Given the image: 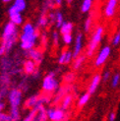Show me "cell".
I'll return each mask as SVG.
<instances>
[{
    "mask_svg": "<svg viewBox=\"0 0 120 121\" xmlns=\"http://www.w3.org/2000/svg\"><path fill=\"white\" fill-rule=\"evenodd\" d=\"M67 2H68V4H71L72 2H73V0H67Z\"/></svg>",
    "mask_w": 120,
    "mask_h": 121,
    "instance_id": "40",
    "label": "cell"
},
{
    "mask_svg": "<svg viewBox=\"0 0 120 121\" xmlns=\"http://www.w3.org/2000/svg\"><path fill=\"white\" fill-rule=\"evenodd\" d=\"M7 99L10 105V115L12 121H18L21 119L20 107L23 100V92L19 88H11L7 94Z\"/></svg>",
    "mask_w": 120,
    "mask_h": 121,
    "instance_id": "3",
    "label": "cell"
},
{
    "mask_svg": "<svg viewBox=\"0 0 120 121\" xmlns=\"http://www.w3.org/2000/svg\"><path fill=\"white\" fill-rule=\"evenodd\" d=\"M12 6H14L18 11L22 13L27 8V2H26V0H14Z\"/></svg>",
    "mask_w": 120,
    "mask_h": 121,
    "instance_id": "25",
    "label": "cell"
},
{
    "mask_svg": "<svg viewBox=\"0 0 120 121\" xmlns=\"http://www.w3.org/2000/svg\"><path fill=\"white\" fill-rule=\"evenodd\" d=\"M47 111V117L51 121H63L68 120V116L66 115V110L62 109L61 107H58L57 105H53L46 109Z\"/></svg>",
    "mask_w": 120,
    "mask_h": 121,
    "instance_id": "7",
    "label": "cell"
},
{
    "mask_svg": "<svg viewBox=\"0 0 120 121\" xmlns=\"http://www.w3.org/2000/svg\"><path fill=\"white\" fill-rule=\"evenodd\" d=\"M56 8V5L53 0H44L43 3V8H41V12L44 13H48L49 11Z\"/></svg>",
    "mask_w": 120,
    "mask_h": 121,
    "instance_id": "23",
    "label": "cell"
},
{
    "mask_svg": "<svg viewBox=\"0 0 120 121\" xmlns=\"http://www.w3.org/2000/svg\"><path fill=\"white\" fill-rule=\"evenodd\" d=\"M75 88L76 87L73 84H64L63 86L59 87L58 90L55 92V95L53 96V99H51L52 105H58L64 95H66L67 94H70V93H74V91L76 90Z\"/></svg>",
    "mask_w": 120,
    "mask_h": 121,
    "instance_id": "6",
    "label": "cell"
},
{
    "mask_svg": "<svg viewBox=\"0 0 120 121\" xmlns=\"http://www.w3.org/2000/svg\"><path fill=\"white\" fill-rule=\"evenodd\" d=\"M63 84H73L76 81V73L75 72H67L64 74L62 78Z\"/></svg>",
    "mask_w": 120,
    "mask_h": 121,
    "instance_id": "24",
    "label": "cell"
},
{
    "mask_svg": "<svg viewBox=\"0 0 120 121\" xmlns=\"http://www.w3.org/2000/svg\"><path fill=\"white\" fill-rule=\"evenodd\" d=\"M37 105L39 106V109L37 112V115H35L34 121H46V120H48L47 111H46V108H45L44 104H39L38 102Z\"/></svg>",
    "mask_w": 120,
    "mask_h": 121,
    "instance_id": "19",
    "label": "cell"
},
{
    "mask_svg": "<svg viewBox=\"0 0 120 121\" xmlns=\"http://www.w3.org/2000/svg\"><path fill=\"white\" fill-rule=\"evenodd\" d=\"M75 95H76V94H74V93H70V94H67L66 95H64L63 99H61V101H60V104H59L60 107H61L62 109L67 111L71 107L72 104H73V101L75 99Z\"/></svg>",
    "mask_w": 120,
    "mask_h": 121,
    "instance_id": "15",
    "label": "cell"
},
{
    "mask_svg": "<svg viewBox=\"0 0 120 121\" xmlns=\"http://www.w3.org/2000/svg\"><path fill=\"white\" fill-rule=\"evenodd\" d=\"M103 34H104L103 27L99 26L98 28H95L94 32L93 33L91 39L89 40L88 46H87V51H86L87 58L88 57L91 58L92 56H94V54L95 53V51H97L99 45L101 42V39L103 38Z\"/></svg>",
    "mask_w": 120,
    "mask_h": 121,
    "instance_id": "4",
    "label": "cell"
},
{
    "mask_svg": "<svg viewBox=\"0 0 120 121\" xmlns=\"http://www.w3.org/2000/svg\"><path fill=\"white\" fill-rule=\"evenodd\" d=\"M110 78H111L110 71H109V70H106V71H104L103 75L101 76V81L104 82V83H106V82H108V81L110 80Z\"/></svg>",
    "mask_w": 120,
    "mask_h": 121,
    "instance_id": "35",
    "label": "cell"
},
{
    "mask_svg": "<svg viewBox=\"0 0 120 121\" xmlns=\"http://www.w3.org/2000/svg\"><path fill=\"white\" fill-rule=\"evenodd\" d=\"M4 108H5V104L2 100H0V112H2L4 110Z\"/></svg>",
    "mask_w": 120,
    "mask_h": 121,
    "instance_id": "37",
    "label": "cell"
},
{
    "mask_svg": "<svg viewBox=\"0 0 120 121\" xmlns=\"http://www.w3.org/2000/svg\"><path fill=\"white\" fill-rule=\"evenodd\" d=\"M22 68H23V73L25 74V76L29 77V76H32L34 73V71L39 68V66L31 58H27L25 60H23Z\"/></svg>",
    "mask_w": 120,
    "mask_h": 121,
    "instance_id": "11",
    "label": "cell"
},
{
    "mask_svg": "<svg viewBox=\"0 0 120 121\" xmlns=\"http://www.w3.org/2000/svg\"><path fill=\"white\" fill-rule=\"evenodd\" d=\"M11 1H13V0H2L3 3H10Z\"/></svg>",
    "mask_w": 120,
    "mask_h": 121,
    "instance_id": "39",
    "label": "cell"
},
{
    "mask_svg": "<svg viewBox=\"0 0 120 121\" xmlns=\"http://www.w3.org/2000/svg\"><path fill=\"white\" fill-rule=\"evenodd\" d=\"M60 33L56 32V31H53L51 34V40H52V43L55 47L59 45V39H60Z\"/></svg>",
    "mask_w": 120,
    "mask_h": 121,
    "instance_id": "31",
    "label": "cell"
},
{
    "mask_svg": "<svg viewBox=\"0 0 120 121\" xmlns=\"http://www.w3.org/2000/svg\"><path fill=\"white\" fill-rule=\"evenodd\" d=\"M72 60H73V52L68 49H63L58 56L57 61L59 65H67L71 63Z\"/></svg>",
    "mask_w": 120,
    "mask_h": 121,
    "instance_id": "14",
    "label": "cell"
},
{
    "mask_svg": "<svg viewBox=\"0 0 120 121\" xmlns=\"http://www.w3.org/2000/svg\"><path fill=\"white\" fill-rule=\"evenodd\" d=\"M94 0H83L82 5H81V12L82 13H88L91 11L92 6H93Z\"/></svg>",
    "mask_w": 120,
    "mask_h": 121,
    "instance_id": "27",
    "label": "cell"
},
{
    "mask_svg": "<svg viewBox=\"0 0 120 121\" xmlns=\"http://www.w3.org/2000/svg\"><path fill=\"white\" fill-rule=\"evenodd\" d=\"M28 76H26L25 78H23V79L19 82V84H18V87L17 88H19L23 93H25V92H27V91L29 90V81H28V78H27Z\"/></svg>",
    "mask_w": 120,
    "mask_h": 121,
    "instance_id": "30",
    "label": "cell"
},
{
    "mask_svg": "<svg viewBox=\"0 0 120 121\" xmlns=\"http://www.w3.org/2000/svg\"><path fill=\"white\" fill-rule=\"evenodd\" d=\"M110 54H111V47L109 45L103 46L99 51L98 55L95 56L94 61V66L95 68H99L101 66H103L105 64V62L107 61V59L109 58Z\"/></svg>",
    "mask_w": 120,
    "mask_h": 121,
    "instance_id": "8",
    "label": "cell"
},
{
    "mask_svg": "<svg viewBox=\"0 0 120 121\" xmlns=\"http://www.w3.org/2000/svg\"><path fill=\"white\" fill-rule=\"evenodd\" d=\"M8 16H9V21L15 24L16 26H21L24 23V19L21 12L18 11L14 6H10V8L8 9Z\"/></svg>",
    "mask_w": 120,
    "mask_h": 121,
    "instance_id": "10",
    "label": "cell"
},
{
    "mask_svg": "<svg viewBox=\"0 0 120 121\" xmlns=\"http://www.w3.org/2000/svg\"><path fill=\"white\" fill-rule=\"evenodd\" d=\"M62 41L64 42V44H66V45L71 44L72 41H73V35H72V34L62 35Z\"/></svg>",
    "mask_w": 120,
    "mask_h": 121,
    "instance_id": "33",
    "label": "cell"
},
{
    "mask_svg": "<svg viewBox=\"0 0 120 121\" xmlns=\"http://www.w3.org/2000/svg\"><path fill=\"white\" fill-rule=\"evenodd\" d=\"M86 59H87L86 54H80V55H78L77 57H75L74 61H73V64H72V68H73V70H75V71L79 70L83 66V64L85 63Z\"/></svg>",
    "mask_w": 120,
    "mask_h": 121,
    "instance_id": "20",
    "label": "cell"
},
{
    "mask_svg": "<svg viewBox=\"0 0 120 121\" xmlns=\"http://www.w3.org/2000/svg\"><path fill=\"white\" fill-rule=\"evenodd\" d=\"M39 37L40 34L39 32V29L34 26L31 22H27L25 25H23L21 34L19 35L20 48L23 51H28L35 47Z\"/></svg>",
    "mask_w": 120,
    "mask_h": 121,
    "instance_id": "2",
    "label": "cell"
},
{
    "mask_svg": "<svg viewBox=\"0 0 120 121\" xmlns=\"http://www.w3.org/2000/svg\"><path fill=\"white\" fill-rule=\"evenodd\" d=\"M0 121H12V117L10 113L6 112H0Z\"/></svg>",
    "mask_w": 120,
    "mask_h": 121,
    "instance_id": "34",
    "label": "cell"
},
{
    "mask_svg": "<svg viewBox=\"0 0 120 121\" xmlns=\"http://www.w3.org/2000/svg\"><path fill=\"white\" fill-rule=\"evenodd\" d=\"M83 39L84 35L82 33H78L76 38H75V43H74V49H73V59L80 55L82 50H83Z\"/></svg>",
    "mask_w": 120,
    "mask_h": 121,
    "instance_id": "13",
    "label": "cell"
},
{
    "mask_svg": "<svg viewBox=\"0 0 120 121\" xmlns=\"http://www.w3.org/2000/svg\"><path fill=\"white\" fill-rule=\"evenodd\" d=\"M91 94L90 93H85V94H83L79 99H78V101H77V107L79 108V109H82V108L85 106L88 102H89V100H90V99H91Z\"/></svg>",
    "mask_w": 120,
    "mask_h": 121,
    "instance_id": "22",
    "label": "cell"
},
{
    "mask_svg": "<svg viewBox=\"0 0 120 121\" xmlns=\"http://www.w3.org/2000/svg\"><path fill=\"white\" fill-rule=\"evenodd\" d=\"M24 53H25L26 57L28 58H31L32 60H34V61L38 64V66H39L41 63H43V50H41V48H32V49H30L28 51H24Z\"/></svg>",
    "mask_w": 120,
    "mask_h": 121,
    "instance_id": "9",
    "label": "cell"
},
{
    "mask_svg": "<svg viewBox=\"0 0 120 121\" xmlns=\"http://www.w3.org/2000/svg\"><path fill=\"white\" fill-rule=\"evenodd\" d=\"M111 44L113 46H118L120 44V30L117 31L111 39Z\"/></svg>",
    "mask_w": 120,
    "mask_h": 121,
    "instance_id": "32",
    "label": "cell"
},
{
    "mask_svg": "<svg viewBox=\"0 0 120 121\" xmlns=\"http://www.w3.org/2000/svg\"><path fill=\"white\" fill-rule=\"evenodd\" d=\"M74 29L73 23L68 22V21H64V23L61 25V27L59 28V33L60 35H65V34H72Z\"/></svg>",
    "mask_w": 120,
    "mask_h": 121,
    "instance_id": "21",
    "label": "cell"
},
{
    "mask_svg": "<svg viewBox=\"0 0 120 121\" xmlns=\"http://www.w3.org/2000/svg\"><path fill=\"white\" fill-rule=\"evenodd\" d=\"M120 85V73L116 72L110 78V87L111 89H116Z\"/></svg>",
    "mask_w": 120,
    "mask_h": 121,
    "instance_id": "26",
    "label": "cell"
},
{
    "mask_svg": "<svg viewBox=\"0 0 120 121\" xmlns=\"http://www.w3.org/2000/svg\"><path fill=\"white\" fill-rule=\"evenodd\" d=\"M93 23H94V14H91L86 19L85 23H84V31H85L86 33H89L90 31H91Z\"/></svg>",
    "mask_w": 120,
    "mask_h": 121,
    "instance_id": "29",
    "label": "cell"
},
{
    "mask_svg": "<svg viewBox=\"0 0 120 121\" xmlns=\"http://www.w3.org/2000/svg\"><path fill=\"white\" fill-rule=\"evenodd\" d=\"M64 23V18H63V14L61 11H55V22H54V25L57 29H59L61 27V25Z\"/></svg>",
    "mask_w": 120,
    "mask_h": 121,
    "instance_id": "28",
    "label": "cell"
},
{
    "mask_svg": "<svg viewBox=\"0 0 120 121\" xmlns=\"http://www.w3.org/2000/svg\"><path fill=\"white\" fill-rule=\"evenodd\" d=\"M47 14L48 13H44V12H41L40 13L39 19L37 21V25H35V27H37L39 30H43L50 24L49 19H48V15Z\"/></svg>",
    "mask_w": 120,
    "mask_h": 121,
    "instance_id": "18",
    "label": "cell"
},
{
    "mask_svg": "<svg viewBox=\"0 0 120 121\" xmlns=\"http://www.w3.org/2000/svg\"><path fill=\"white\" fill-rule=\"evenodd\" d=\"M100 83H101V75L100 74H95L93 77L91 83L89 84V87H88V91H87V92L90 93L91 95L94 94L95 91L99 89Z\"/></svg>",
    "mask_w": 120,
    "mask_h": 121,
    "instance_id": "16",
    "label": "cell"
},
{
    "mask_svg": "<svg viewBox=\"0 0 120 121\" xmlns=\"http://www.w3.org/2000/svg\"><path fill=\"white\" fill-rule=\"evenodd\" d=\"M118 1L119 0H107L106 5L104 7V16L106 18H110L114 17L115 13H116V10H117V6H118Z\"/></svg>",
    "mask_w": 120,
    "mask_h": 121,
    "instance_id": "12",
    "label": "cell"
},
{
    "mask_svg": "<svg viewBox=\"0 0 120 121\" xmlns=\"http://www.w3.org/2000/svg\"><path fill=\"white\" fill-rule=\"evenodd\" d=\"M2 99H3V96H2L1 94H0V100H2Z\"/></svg>",
    "mask_w": 120,
    "mask_h": 121,
    "instance_id": "41",
    "label": "cell"
},
{
    "mask_svg": "<svg viewBox=\"0 0 120 121\" xmlns=\"http://www.w3.org/2000/svg\"><path fill=\"white\" fill-rule=\"evenodd\" d=\"M53 1H54L55 5H56V7H57V6H60V5L62 4V2L64 1V0H53Z\"/></svg>",
    "mask_w": 120,
    "mask_h": 121,
    "instance_id": "38",
    "label": "cell"
},
{
    "mask_svg": "<svg viewBox=\"0 0 120 121\" xmlns=\"http://www.w3.org/2000/svg\"><path fill=\"white\" fill-rule=\"evenodd\" d=\"M116 119V112L115 111H111L109 114H108V116H107V120H109V121H114Z\"/></svg>",
    "mask_w": 120,
    "mask_h": 121,
    "instance_id": "36",
    "label": "cell"
},
{
    "mask_svg": "<svg viewBox=\"0 0 120 121\" xmlns=\"http://www.w3.org/2000/svg\"><path fill=\"white\" fill-rule=\"evenodd\" d=\"M19 35L18 26L10 21L5 24L0 37V56L7 55L11 52L19 39Z\"/></svg>",
    "mask_w": 120,
    "mask_h": 121,
    "instance_id": "1",
    "label": "cell"
},
{
    "mask_svg": "<svg viewBox=\"0 0 120 121\" xmlns=\"http://www.w3.org/2000/svg\"><path fill=\"white\" fill-rule=\"evenodd\" d=\"M39 96H40V94H35V95L29 96V98L25 100V102H24V108H25V109H29V110L32 109L33 107H34L38 104Z\"/></svg>",
    "mask_w": 120,
    "mask_h": 121,
    "instance_id": "17",
    "label": "cell"
},
{
    "mask_svg": "<svg viewBox=\"0 0 120 121\" xmlns=\"http://www.w3.org/2000/svg\"><path fill=\"white\" fill-rule=\"evenodd\" d=\"M59 88V81L56 78V72H49L43 79L41 83V91L44 94L52 95Z\"/></svg>",
    "mask_w": 120,
    "mask_h": 121,
    "instance_id": "5",
    "label": "cell"
}]
</instances>
